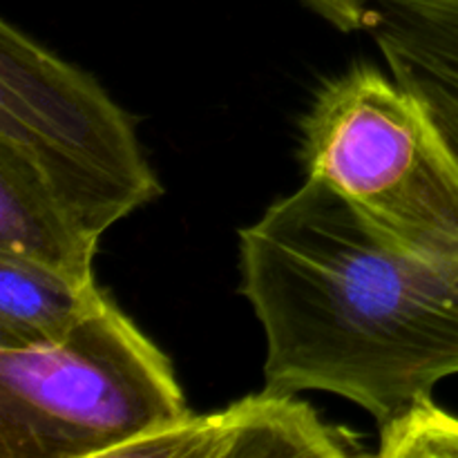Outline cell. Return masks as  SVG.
<instances>
[{
	"label": "cell",
	"instance_id": "obj_1",
	"mask_svg": "<svg viewBox=\"0 0 458 458\" xmlns=\"http://www.w3.org/2000/svg\"><path fill=\"white\" fill-rule=\"evenodd\" d=\"M428 107L458 152V107ZM240 276L268 392L335 394L383 428L458 374V262L389 244L318 179L242 228Z\"/></svg>",
	"mask_w": 458,
	"mask_h": 458
},
{
	"label": "cell",
	"instance_id": "obj_2",
	"mask_svg": "<svg viewBox=\"0 0 458 458\" xmlns=\"http://www.w3.org/2000/svg\"><path fill=\"white\" fill-rule=\"evenodd\" d=\"M307 177L411 255L458 262V152L428 103L374 65L327 81L302 119Z\"/></svg>",
	"mask_w": 458,
	"mask_h": 458
},
{
	"label": "cell",
	"instance_id": "obj_3",
	"mask_svg": "<svg viewBox=\"0 0 458 458\" xmlns=\"http://www.w3.org/2000/svg\"><path fill=\"white\" fill-rule=\"evenodd\" d=\"M188 414L170 358L112 298L61 340L0 349V458H116Z\"/></svg>",
	"mask_w": 458,
	"mask_h": 458
},
{
	"label": "cell",
	"instance_id": "obj_4",
	"mask_svg": "<svg viewBox=\"0 0 458 458\" xmlns=\"http://www.w3.org/2000/svg\"><path fill=\"white\" fill-rule=\"evenodd\" d=\"M0 150L25 161L97 242L164 195L134 116L9 21L0 22Z\"/></svg>",
	"mask_w": 458,
	"mask_h": 458
},
{
	"label": "cell",
	"instance_id": "obj_5",
	"mask_svg": "<svg viewBox=\"0 0 458 458\" xmlns=\"http://www.w3.org/2000/svg\"><path fill=\"white\" fill-rule=\"evenodd\" d=\"M369 452L360 437L331 425L298 394L264 392L213 414H188L130 443L116 458H353Z\"/></svg>",
	"mask_w": 458,
	"mask_h": 458
},
{
	"label": "cell",
	"instance_id": "obj_6",
	"mask_svg": "<svg viewBox=\"0 0 458 458\" xmlns=\"http://www.w3.org/2000/svg\"><path fill=\"white\" fill-rule=\"evenodd\" d=\"M367 31L398 83L458 107V0H380Z\"/></svg>",
	"mask_w": 458,
	"mask_h": 458
},
{
	"label": "cell",
	"instance_id": "obj_7",
	"mask_svg": "<svg viewBox=\"0 0 458 458\" xmlns=\"http://www.w3.org/2000/svg\"><path fill=\"white\" fill-rule=\"evenodd\" d=\"M92 240L38 174L22 159L0 150V255L56 268L67 276L94 277Z\"/></svg>",
	"mask_w": 458,
	"mask_h": 458
},
{
	"label": "cell",
	"instance_id": "obj_8",
	"mask_svg": "<svg viewBox=\"0 0 458 458\" xmlns=\"http://www.w3.org/2000/svg\"><path fill=\"white\" fill-rule=\"evenodd\" d=\"M107 298L94 277L0 255V349L61 340Z\"/></svg>",
	"mask_w": 458,
	"mask_h": 458
},
{
	"label": "cell",
	"instance_id": "obj_9",
	"mask_svg": "<svg viewBox=\"0 0 458 458\" xmlns=\"http://www.w3.org/2000/svg\"><path fill=\"white\" fill-rule=\"evenodd\" d=\"M378 456H458V419L428 398L380 428Z\"/></svg>",
	"mask_w": 458,
	"mask_h": 458
},
{
	"label": "cell",
	"instance_id": "obj_10",
	"mask_svg": "<svg viewBox=\"0 0 458 458\" xmlns=\"http://www.w3.org/2000/svg\"><path fill=\"white\" fill-rule=\"evenodd\" d=\"M340 31H367L380 0H300Z\"/></svg>",
	"mask_w": 458,
	"mask_h": 458
}]
</instances>
